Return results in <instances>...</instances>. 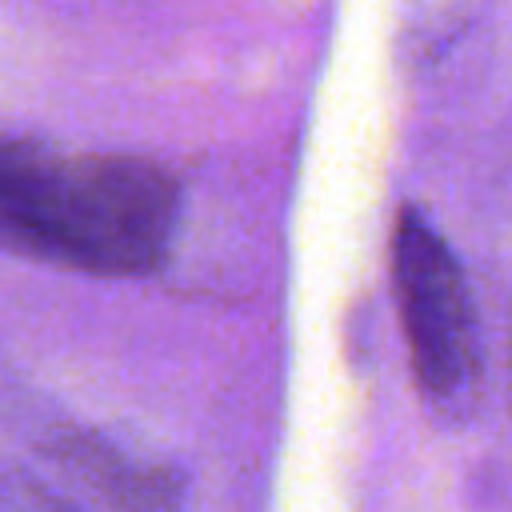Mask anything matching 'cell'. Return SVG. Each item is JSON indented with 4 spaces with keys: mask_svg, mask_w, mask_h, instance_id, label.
I'll return each instance as SVG.
<instances>
[{
    "mask_svg": "<svg viewBox=\"0 0 512 512\" xmlns=\"http://www.w3.org/2000/svg\"><path fill=\"white\" fill-rule=\"evenodd\" d=\"M172 172L124 152H56L0 136V248L88 272L148 276L176 232Z\"/></svg>",
    "mask_w": 512,
    "mask_h": 512,
    "instance_id": "cell-1",
    "label": "cell"
},
{
    "mask_svg": "<svg viewBox=\"0 0 512 512\" xmlns=\"http://www.w3.org/2000/svg\"><path fill=\"white\" fill-rule=\"evenodd\" d=\"M388 264L416 388L436 416L460 420L476 408L484 380L476 308L464 268L416 204L396 212Z\"/></svg>",
    "mask_w": 512,
    "mask_h": 512,
    "instance_id": "cell-2",
    "label": "cell"
},
{
    "mask_svg": "<svg viewBox=\"0 0 512 512\" xmlns=\"http://www.w3.org/2000/svg\"><path fill=\"white\" fill-rule=\"evenodd\" d=\"M48 456L76 476L112 512H176L184 496V472L168 464H148L120 452L112 440L88 428H56L48 436Z\"/></svg>",
    "mask_w": 512,
    "mask_h": 512,
    "instance_id": "cell-3",
    "label": "cell"
},
{
    "mask_svg": "<svg viewBox=\"0 0 512 512\" xmlns=\"http://www.w3.org/2000/svg\"><path fill=\"white\" fill-rule=\"evenodd\" d=\"M0 512H76V508L32 476H0Z\"/></svg>",
    "mask_w": 512,
    "mask_h": 512,
    "instance_id": "cell-4",
    "label": "cell"
}]
</instances>
